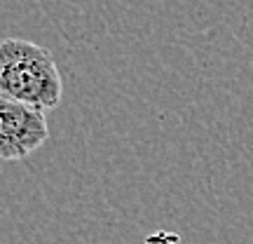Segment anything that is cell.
I'll use <instances>...</instances> for the list:
<instances>
[{
  "label": "cell",
  "instance_id": "1",
  "mask_svg": "<svg viewBox=\"0 0 253 244\" xmlns=\"http://www.w3.org/2000/svg\"><path fill=\"white\" fill-rule=\"evenodd\" d=\"M0 97L42 113L56 108L63 80L54 54L26 38L0 40Z\"/></svg>",
  "mask_w": 253,
  "mask_h": 244
},
{
  "label": "cell",
  "instance_id": "2",
  "mask_svg": "<svg viewBox=\"0 0 253 244\" xmlns=\"http://www.w3.org/2000/svg\"><path fill=\"white\" fill-rule=\"evenodd\" d=\"M49 139V125L42 110L0 97V160H24L40 150Z\"/></svg>",
  "mask_w": 253,
  "mask_h": 244
}]
</instances>
